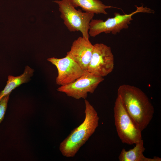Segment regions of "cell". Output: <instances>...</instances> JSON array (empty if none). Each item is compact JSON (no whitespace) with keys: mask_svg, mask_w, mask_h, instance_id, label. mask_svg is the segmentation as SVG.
Returning a JSON list of instances; mask_svg holds the SVG:
<instances>
[{"mask_svg":"<svg viewBox=\"0 0 161 161\" xmlns=\"http://www.w3.org/2000/svg\"><path fill=\"white\" fill-rule=\"evenodd\" d=\"M73 5L75 7H80L86 12L94 14H107L106 10L111 8L116 7L106 5L99 0H70Z\"/></svg>","mask_w":161,"mask_h":161,"instance_id":"12","label":"cell"},{"mask_svg":"<svg viewBox=\"0 0 161 161\" xmlns=\"http://www.w3.org/2000/svg\"><path fill=\"white\" fill-rule=\"evenodd\" d=\"M117 96L128 114L142 131L149 123L154 113L153 106L147 96L140 88L126 84L119 86Z\"/></svg>","mask_w":161,"mask_h":161,"instance_id":"1","label":"cell"},{"mask_svg":"<svg viewBox=\"0 0 161 161\" xmlns=\"http://www.w3.org/2000/svg\"><path fill=\"white\" fill-rule=\"evenodd\" d=\"M136 10L130 14L122 15L115 13L114 17L109 18L105 21L92 19L89 24L88 33L89 36L94 37L103 32L116 35L122 30L129 28V25L133 20L132 17L135 14L139 13H153L152 10L146 7L143 6H136Z\"/></svg>","mask_w":161,"mask_h":161,"instance_id":"3","label":"cell"},{"mask_svg":"<svg viewBox=\"0 0 161 161\" xmlns=\"http://www.w3.org/2000/svg\"><path fill=\"white\" fill-rule=\"evenodd\" d=\"M54 2L58 4L61 17L68 29L71 32L79 31L82 37L89 39V24L95 14L77 10L70 0H55Z\"/></svg>","mask_w":161,"mask_h":161,"instance_id":"4","label":"cell"},{"mask_svg":"<svg viewBox=\"0 0 161 161\" xmlns=\"http://www.w3.org/2000/svg\"><path fill=\"white\" fill-rule=\"evenodd\" d=\"M84 102L85 117L84 121L71 131L60 145V151L65 157H74L98 126L99 117L97 112L88 100L85 99Z\"/></svg>","mask_w":161,"mask_h":161,"instance_id":"2","label":"cell"},{"mask_svg":"<svg viewBox=\"0 0 161 161\" xmlns=\"http://www.w3.org/2000/svg\"><path fill=\"white\" fill-rule=\"evenodd\" d=\"M47 60L57 68L58 75L56 82L61 86L73 82L86 71L76 62L67 56L61 58L53 57L48 58Z\"/></svg>","mask_w":161,"mask_h":161,"instance_id":"8","label":"cell"},{"mask_svg":"<svg viewBox=\"0 0 161 161\" xmlns=\"http://www.w3.org/2000/svg\"><path fill=\"white\" fill-rule=\"evenodd\" d=\"M104 80L103 77L97 76L87 71L73 82L60 86L57 90L76 99H86L88 93H93Z\"/></svg>","mask_w":161,"mask_h":161,"instance_id":"6","label":"cell"},{"mask_svg":"<svg viewBox=\"0 0 161 161\" xmlns=\"http://www.w3.org/2000/svg\"><path fill=\"white\" fill-rule=\"evenodd\" d=\"M10 94L4 97L0 100V123L3 120L7 108Z\"/></svg>","mask_w":161,"mask_h":161,"instance_id":"13","label":"cell"},{"mask_svg":"<svg viewBox=\"0 0 161 161\" xmlns=\"http://www.w3.org/2000/svg\"><path fill=\"white\" fill-rule=\"evenodd\" d=\"M114 113L117 131L123 143L136 144L142 140V131L128 114L118 96L114 103Z\"/></svg>","mask_w":161,"mask_h":161,"instance_id":"5","label":"cell"},{"mask_svg":"<svg viewBox=\"0 0 161 161\" xmlns=\"http://www.w3.org/2000/svg\"><path fill=\"white\" fill-rule=\"evenodd\" d=\"M132 149L126 151L125 148L122 150L118 159L120 161H161V158L155 157L153 158L145 157L143 154L145 148L143 146V141L142 140L135 144Z\"/></svg>","mask_w":161,"mask_h":161,"instance_id":"10","label":"cell"},{"mask_svg":"<svg viewBox=\"0 0 161 161\" xmlns=\"http://www.w3.org/2000/svg\"><path fill=\"white\" fill-rule=\"evenodd\" d=\"M94 47L87 71L103 77L110 73L114 67V58L111 47L103 43H96Z\"/></svg>","mask_w":161,"mask_h":161,"instance_id":"7","label":"cell"},{"mask_svg":"<svg viewBox=\"0 0 161 161\" xmlns=\"http://www.w3.org/2000/svg\"><path fill=\"white\" fill-rule=\"evenodd\" d=\"M34 71L32 69L27 66L23 73L21 75L17 76L9 75L6 85L0 93V100L5 96L10 94L12 91L16 88L29 81Z\"/></svg>","mask_w":161,"mask_h":161,"instance_id":"11","label":"cell"},{"mask_svg":"<svg viewBox=\"0 0 161 161\" xmlns=\"http://www.w3.org/2000/svg\"><path fill=\"white\" fill-rule=\"evenodd\" d=\"M94 46L89 39L79 37L72 43L66 56L76 62L84 71H87L91 60Z\"/></svg>","mask_w":161,"mask_h":161,"instance_id":"9","label":"cell"}]
</instances>
